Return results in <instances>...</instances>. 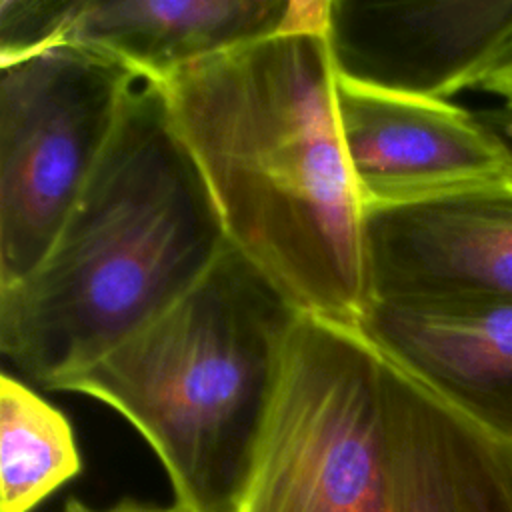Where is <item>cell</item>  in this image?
<instances>
[{
  "label": "cell",
  "instance_id": "6",
  "mask_svg": "<svg viewBox=\"0 0 512 512\" xmlns=\"http://www.w3.org/2000/svg\"><path fill=\"white\" fill-rule=\"evenodd\" d=\"M330 0H0V58L70 44L140 80L286 30L326 32Z\"/></svg>",
  "mask_w": 512,
  "mask_h": 512
},
{
  "label": "cell",
  "instance_id": "15",
  "mask_svg": "<svg viewBox=\"0 0 512 512\" xmlns=\"http://www.w3.org/2000/svg\"><path fill=\"white\" fill-rule=\"evenodd\" d=\"M484 120L512 146V114L506 110L494 112L490 116H484Z\"/></svg>",
  "mask_w": 512,
  "mask_h": 512
},
{
  "label": "cell",
  "instance_id": "5",
  "mask_svg": "<svg viewBox=\"0 0 512 512\" xmlns=\"http://www.w3.org/2000/svg\"><path fill=\"white\" fill-rule=\"evenodd\" d=\"M138 80L70 44L0 58V288L52 246Z\"/></svg>",
  "mask_w": 512,
  "mask_h": 512
},
{
  "label": "cell",
  "instance_id": "9",
  "mask_svg": "<svg viewBox=\"0 0 512 512\" xmlns=\"http://www.w3.org/2000/svg\"><path fill=\"white\" fill-rule=\"evenodd\" d=\"M364 240L370 302L512 300V184L364 208Z\"/></svg>",
  "mask_w": 512,
  "mask_h": 512
},
{
  "label": "cell",
  "instance_id": "7",
  "mask_svg": "<svg viewBox=\"0 0 512 512\" xmlns=\"http://www.w3.org/2000/svg\"><path fill=\"white\" fill-rule=\"evenodd\" d=\"M336 110L364 208L512 184V146L484 118L448 100L338 76Z\"/></svg>",
  "mask_w": 512,
  "mask_h": 512
},
{
  "label": "cell",
  "instance_id": "4",
  "mask_svg": "<svg viewBox=\"0 0 512 512\" xmlns=\"http://www.w3.org/2000/svg\"><path fill=\"white\" fill-rule=\"evenodd\" d=\"M394 364L362 326L300 316L232 512H388Z\"/></svg>",
  "mask_w": 512,
  "mask_h": 512
},
{
  "label": "cell",
  "instance_id": "8",
  "mask_svg": "<svg viewBox=\"0 0 512 512\" xmlns=\"http://www.w3.org/2000/svg\"><path fill=\"white\" fill-rule=\"evenodd\" d=\"M326 38L340 78L450 102L512 56V0H330Z\"/></svg>",
  "mask_w": 512,
  "mask_h": 512
},
{
  "label": "cell",
  "instance_id": "14",
  "mask_svg": "<svg viewBox=\"0 0 512 512\" xmlns=\"http://www.w3.org/2000/svg\"><path fill=\"white\" fill-rule=\"evenodd\" d=\"M478 90L498 96L504 102V110L512 114V56L490 72Z\"/></svg>",
  "mask_w": 512,
  "mask_h": 512
},
{
  "label": "cell",
  "instance_id": "11",
  "mask_svg": "<svg viewBox=\"0 0 512 512\" xmlns=\"http://www.w3.org/2000/svg\"><path fill=\"white\" fill-rule=\"evenodd\" d=\"M360 326L460 412L512 442V300H372Z\"/></svg>",
  "mask_w": 512,
  "mask_h": 512
},
{
  "label": "cell",
  "instance_id": "2",
  "mask_svg": "<svg viewBox=\"0 0 512 512\" xmlns=\"http://www.w3.org/2000/svg\"><path fill=\"white\" fill-rule=\"evenodd\" d=\"M228 238L160 88L138 80L44 258L0 288V352L42 388L178 300Z\"/></svg>",
  "mask_w": 512,
  "mask_h": 512
},
{
  "label": "cell",
  "instance_id": "12",
  "mask_svg": "<svg viewBox=\"0 0 512 512\" xmlns=\"http://www.w3.org/2000/svg\"><path fill=\"white\" fill-rule=\"evenodd\" d=\"M82 470L68 418L8 370L0 376V512H32Z\"/></svg>",
  "mask_w": 512,
  "mask_h": 512
},
{
  "label": "cell",
  "instance_id": "3",
  "mask_svg": "<svg viewBox=\"0 0 512 512\" xmlns=\"http://www.w3.org/2000/svg\"><path fill=\"white\" fill-rule=\"evenodd\" d=\"M300 316L228 242L166 310L50 390L126 418L162 462L174 504L232 512Z\"/></svg>",
  "mask_w": 512,
  "mask_h": 512
},
{
  "label": "cell",
  "instance_id": "13",
  "mask_svg": "<svg viewBox=\"0 0 512 512\" xmlns=\"http://www.w3.org/2000/svg\"><path fill=\"white\" fill-rule=\"evenodd\" d=\"M62 512H186L184 508H180L178 504H170V506H154V504H144L132 498H124L112 506L106 508H96L90 506L78 498H68L66 506L62 508Z\"/></svg>",
  "mask_w": 512,
  "mask_h": 512
},
{
  "label": "cell",
  "instance_id": "1",
  "mask_svg": "<svg viewBox=\"0 0 512 512\" xmlns=\"http://www.w3.org/2000/svg\"><path fill=\"white\" fill-rule=\"evenodd\" d=\"M326 32L286 30L154 82L228 242L302 316L360 326L364 204L344 152Z\"/></svg>",
  "mask_w": 512,
  "mask_h": 512
},
{
  "label": "cell",
  "instance_id": "10",
  "mask_svg": "<svg viewBox=\"0 0 512 512\" xmlns=\"http://www.w3.org/2000/svg\"><path fill=\"white\" fill-rule=\"evenodd\" d=\"M394 360L388 512H512V442L484 430Z\"/></svg>",
  "mask_w": 512,
  "mask_h": 512
}]
</instances>
